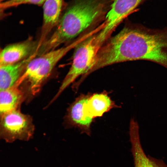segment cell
<instances>
[{
	"mask_svg": "<svg viewBox=\"0 0 167 167\" xmlns=\"http://www.w3.org/2000/svg\"><path fill=\"white\" fill-rule=\"evenodd\" d=\"M102 54L108 65L143 60L167 69V27L152 29L128 23L103 46Z\"/></svg>",
	"mask_w": 167,
	"mask_h": 167,
	"instance_id": "obj_1",
	"label": "cell"
},
{
	"mask_svg": "<svg viewBox=\"0 0 167 167\" xmlns=\"http://www.w3.org/2000/svg\"><path fill=\"white\" fill-rule=\"evenodd\" d=\"M112 0H72L66 5L52 34L41 46L42 54L55 49L100 21L109 10Z\"/></svg>",
	"mask_w": 167,
	"mask_h": 167,
	"instance_id": "obj_2",
	"label": "cell"
},
{
	"mask_svg": "<svg viewBox=\"0 0 167 167\" xmlns=\"http://www.w3.org/2000/svg\"><path fill=\"white\" fill-rule=\"evenodd\" d=\"M80 42V40L69 45L49 51L32 59L22 75L14 84L19 87L24 82L28 83L29 91L32 95L40 91L42 84L51 74L59 61Z\"/></svg>",
	"mask_w": 167,
	"mask_h": 167,
	"instance_id": "obj_3",
	"label": "cell"
},
{
	"mask_svg": "<svg viewBox=\"0 0 167 167\" xmlns=\"http://www.w3.org/2000/svg\"><path fill=\"white\" fill-rule=\"evenodd\" d=\"M101 47L96 40V34L94 33L77 45L75 46L71 66L58 92L52 100V102L77 78L82 75L79 81L73 85L74 90L77 91L80 84L91 69L97 54Z\"/></svg>",
	"mask_w": 167,
	"mask_h": 167,
	"instance_id": "obj_4",
	"label": "cell"
},
{
	"mask_svg": "<svg viewBox=\"0 0 167 167\" xmlns=\"http://www.w3.org/2000/svg\"><path fill=\"white\" fill-rule=\"evenodd\" d=\"M34 129L30 116L18 110L0 115V137L7 142L27 141L32 137Z\"/></svg>",
	"mask_w": 167,
	"mask_h": 167,
	"instance_id": "obj_5",
	"label": "cell"
},
{
	"mask_svg": "<svg viewBox=\"0 0 167 167\" xmlns=\"http://www.w3.org/2000/svg\"><path fill=\"white\" fill-rule=\"evenodd\" d=\"M144 1L112 0L110 7L103 23L104 27L97 35V38L99 42L103 44L117 26L134 11Z\"/></svg>",
	"mask_w": 167,
	"mask_h": 167,
	"instance_id": "obj_6",
	"label": "cell"
},
{
	"mask_svg": "<svg viewBox=\"0 0 167 167\" xmlns=\"http://www.w3.org/2000/svg\"><path fill=\"white\" fill-rule=\"evenodd\" d=\"M91 95L81 94L77 97L68 108L65 118L69 126L78 128L82 133L89 136L91 135V125L93 119L85 115L84 107Z\"/></svg>",
	"mask_w": 167,
	"mask_h": 167,
	"instance_id": "obj_7",
	"label": "cell"
},
{
	"mask_svg": "<svg viewBox=\"0 0 167 167\" xmlns=\"http://www.w3.org/2000/svg\"><path fill=\"white\" fill-rule=\"evenodd\" d=\"M139 129L138 122H133L130 124V141L134 167H167L162 160L146 155L141 144Z\"/></svg>",
	"mask_w": 167,
	"mask_h": 167,
	"instance_id": "obj_8",
	"label": "cell"
},
{
	"mask_svg": "<svg viewBox=\"0 0 167 167\" xmlns=\"http://www.w3.org/2000/svg\"><path fill=\"white\" fill-rule=\"evenodd\" d=\"M66 5L64 0H45L43 5V22L38 46L40 47L57 25Z\"/></svg>",
	"mask_w": 167,
	"mask_h": 167,
	"instance_id": "obj_9",
	"label": "cell"
},
{
	"mask_svg": "<svg viewBox=\"0 0 167 167\" xmlns=\"http://www.w3.org/2000/svg\"><path fill=\"white\" fill-rule=\"evenodd\" d=\"M37 45L38 42L29 38L6 46L0 53V66L12 64L23 60L34 53Z\"/></svg>",
	"mask_w": 167,
	"mask_h": 167,
	"instance_id": "obj_10",
	"label": "cell"
},
{
	"mask_svg": "<svg viewBox=\"0 0 167 167\" xmlns=\"http://www.w3.org/2000/svg\"><path fill=\"white\" fill-rule=\"evenodd\" d=\"M118 107L104 91L91 94L84 104V109L86 116L93 119L102 116L113 108Z\"/></svg>",
	"mask_w": 167,
	"mask_h": 167,
	"instance_id": "obj_11",
	"label": "cell"
},
{
	"mask_svg": "<svg viewBox=\"0 0 167 167\" xmlns=\"http://www.w3.org/2000/svg\"><path fill=\"white\" fill-rule=\"evenodd\" d=\"M34 53L23 60L15 63L0 66V90L13 86L24 72L29 62L36 57Z\"/></svg>",
	"mask_w": 167,
	"mask_h": 167,
	"instance_id": "obj_12",
	"label": "cell"
},
{
	"mask_svg": "<svg viewBox=\"0 0 167 167\" xmlns=\"http://www.w3.org/2000/svg\"><path fill=\"white\" fill-rule=\"evenodd\" d=\"M0 90V115L18 110L24 98L22 90L15 85Z\"/></svg>",
	"mask_w": 167,
	"mask_h": 167,
	"instance_id": "obj_13",
	"label": "cell"
},
{
	"mask_svg": "<svg viewBox=\"0 0 167 167\" xmlns=\"http://www.w3.org/2000/svg\"><path fill=\"white\" fill-rule=\"evenodd\" d=\"M45 0H7L0 3V10H5L24 4H32L41 6L43 5Z\"/></svg>",
	"mask_w": 167,
	"mask_h": 167,
	"instance_id": "obj_14",
	"label": "cell"
},
{
	"mask_svg": "<svg viewBox=\"0 0 167 167\" xmlns=\"http://www.w3.org/2000/svg\"><path fill=\"white\" fill-rule=\"evenodd\" d=\"M6 0H0V2H3Z\"/></svg>",
	"mask_w": 167,
	"mask_h": 167,
	"instance_id": "obj_15",
	"label": "cell"
}]
</instances>
